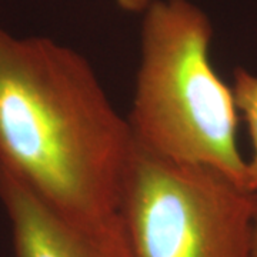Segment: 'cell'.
<instances>
[{
	"label": "cell",
	"instance_id": "obj_7",
	"mask_svg": "<svg viewBox=\"0 0 257 257\" xmlns=\"http://www.w3.org/2000/svg\"><path fill=\"white\" fill-rule=\"evenodd\" d=\"M254 199V211L251 220V247H250V257H257V192Z\"/></svg>",
	"mask_w": 257,
	"mask_h": 257
},
{
	"label": "cell",
	"instance_id": "obj_1",
	"mask_svg": "<svg viewBox=\"0 0 257 257\" xmlns=\"http://www.w3.org/2000/svg\"><path fill=\"white\" fill-rule=\"evenodd\" d=\"M132 145L127 119L80 53L0 28V170L120 254Z\"/></svg>",
	"mask_w": 257,
	"mask_h": 257
},
{
	"label": "cell",
	"instance_id": "obj_6",
	"mask_svg": "<svg viewBox=\"0 0 257 257\" xmlns=\"http://www.w3.org/2000/svg\"><path fill=\"white\" fill-rule=\"evenodd\" d=\"M120 9L132 13H143L155 0H114Z\"/></svg>",
	"mask_w": 257,
	"mask_h": 257
},
{
	"label": "cell",
	"instance_id": "obj_3",
	"mask_svg": "<svg viewBox=\"0 0 257 257\" xmlns=\"http://www.w3.org/2000/svg\"><path fill=\"white\" fill-rule=\"evenodd\" d=\"M256 193L135 142L120 190L121 257H250Z\"/></svg>",
	"mask_w": 257,
	"mask_h": 257
},
{
	"label": "cell",
	"instance_id": "obj_2",
	"mask_svg": "<svg viewBox=\"0 0 257 257\" xmlns=\"http://www.w3.org/2000/svg\"><path fill=\"white\" fill-rule=\"evenodd\" d=\"M135 96L127 117L138 146L246 184L231 86L210 62V19L190 0H155L143 13Z\"/></svg>",
	"mask_w": 257,
	"mask_h": 257
},
{
	"label": "cell",
	"instance_id": "obj_5",
	"mask_svg": "<svg viewBox=\"0 0 257 257\" xmlns=\"http://www.w3.org/2000/svg\"><path fill=\"white\" fill-rule=\"evenodd\" d=\"M231 90L251 142V155L246 159V184L251 192H257V74L237 67L233 74Z\"/></svg>",
	"mask_w": 257,
	"mask_h": 257
},
{
	"label": "cell",
	"instance_id": "obj_4",
	"mask_svg": "<svg viewBox=\"0 0 257 257\" xmlns=\"http://www.w3.org/2000/svg\"><path fill=\"white\" fill-rule=\"evenodd\" d=\"M0 200L9 216L16 257H121L3 170Z\"/></svg>",
	"mask_w": 257,
	"mask_h": 257
}]
</instances>
